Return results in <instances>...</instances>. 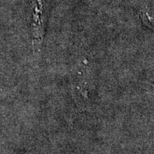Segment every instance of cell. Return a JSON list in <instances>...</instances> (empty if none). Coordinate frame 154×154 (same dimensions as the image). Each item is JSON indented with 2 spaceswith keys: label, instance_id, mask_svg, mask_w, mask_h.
<instances>
[{
  "label": "cell",
  "instance_id": "obj_1",
  "mask_svg": "<svg viewBox=\"0 0 154 154\" xmlns=\"http://www.w3.org/2000/svg\"><path fill=\"white\" fill-rule=\"evenodd\" d=\"M33 42L35 51H40L43 40L46 12L45 11L44 0H33Z\"/></svg>",
  "mask_w": 154,
  "mask_h": 154
}]
</instances>
